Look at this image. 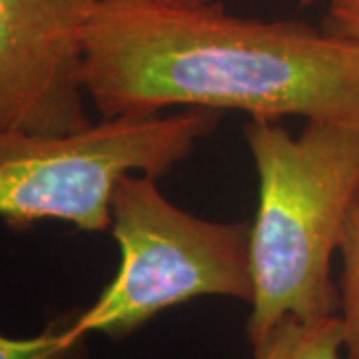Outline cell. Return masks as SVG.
Segmentation results:
<instances>
[{
	"mask_svg": "<svg viewBox=\"0 0 359 359\" xmlns=\"http://www.w3.org/2000/svg\"><path fill=\"white\" fill-rule=\"evenodd\" d=\"M84 88L102 118L194 106L359 124V48L327 28L244 18L212 0H98Z\"/></svg>",
	"mask_w": 359,
	"mask_h": 359,
	"instance_id": "1",
	"label": "cell"
},
{
	"mask_svg": "<svg viewBox=\"0 0 359 359\" xmlns=\"http://www.w3.org/2000/svg\"><path fill=\"white\" fill-rule=\"evenodd\" d=\"M257 172L250 226L254 297L250 346L283 318L318 320L339 311L332 259L359 198V124L308 120L292 136L276 120L244 126Z\"/></svg>",
	"mask_w": 359,
	"mask_h": 359,
	"instance_id": "2",
	"label": "cell"
},
{
	"mask_svg": "<svg viewBox=\"0 0 359 359\" xmlns=\"http://www.w3.org/2000/svg\"><path fill=\"white\" fill-rule=\"evenodd\" d=\"M120 268L98 299L78 313L82 334L120 341L158 313L196 297L252 304L250 224L214 222L174 205L156 176L128 174L110 202Z\"/></svg>",
	"mask_w": 359,
	"mask_h": 359,
	"instance_id": "3",
	"label": "cell"
},
{
	"mask_svg": "<svg viewBox=\"0 0 359 359\" xmlns=\"http://www.w3.org/2000/svg\"><path fill=\"white\" fill-rule=\"evenodd\" d=\"M218 122L216 110L196 108L172 116L100 118L65 134L0 130V218L14 228L58 219L84 231L108 230L120 180L166 174Z\"/></svg>",
	"mask_w": 359,
	"mask_h": 359,
	"instance_id": "4",
	"label": "cell"
},
{
	"mask_svg": "<svg viewBox=\"0 0 359 359\" xmlns=\"http://www.w3.org/2000/svg\"><path fill=\"white\" fill-rule=\"evenodd\" d=\"M98 0H0V130L76 132L84 98V32Z\"/></svg>",
	"mask_w": 359,
	"mask_h": 359,
	"instance_id": "5",
	"label": "cell"
},
{
	"mask_svg": "<svg viewBox=\"0 0 359 359\" xmlns=\"http://www.w3.org/2000/svg\"><path fill=\"white\" fill-rule=\"evenodd\" d=\"M254 359H344V330L339 316L318 320L283 318L264 335Z\"/></svg>",
	"mask_w": 359,
	"mask_h": 359,
	"instance_id": "6",
	"label": "cell"
},
{
	"mask_svg": "<svg viewBox=\"0 0 359 359\" xmlns=\"http://www.w3.org/2000/svg\"><path fill=\"white\" fill-rule=\"evenodd\" d=\"M78 313L80 309L60 313L30 337L0 334V359H90L88 335L78 330Z\"/></svg>",
	"mask_w": 359,
	"mask_h": 359,
	"instance_id": "7",
	"label": "cell"
},
{
	"mask_svg": "<svg viewBox=\"0 0 359 359\" xmlns=\"http://www.w3.org/2000/svg\"><path fill=\"white\" fill-rule=\"evenodd\" d=\"M339 254L344 269L337 316L344 330V359H359V198L349 212Z\"/></svg>",
	"mask_w": 359,
	"mask_h": 359,
	"instance_id": "8",
	"label": "cell"
},
{
	"mask_svg": "<svg viewBox=\"0 0 359 359\" xmlns=\"http://www.w3.org/2000/svg\"><path fill=\"white\" fill-rule=\"evenodd\" d=\"M327 30L351 40L359 48V0H330Z\"/></svg>",
	"mask_w": 359,
	"mask_h": 359,
	"instance_id": "9",
	"label": "cell"
},
{
	"mask_svg": "<svg viewBox=\"0 0 359 359\" xmlns=\"http://www.w3.org/2000/svg\"><path fill=\"white\" fill-rule=\"evenodd\" d=\"M313 2H318V0H299L302 6H309V4H313Z\"/></svg>",
	"mask_w": 359,
	"mask_h": 359,
	"instance_id": "10",
	"label": "cell"
},
{
	"mask_svg": "<svg viewBox=\"0 0 359 359\" xmlns=\"http://www.w3.org/2000/svg\"><path fill=\"white\" fill-rule=\"evenodd\" d=\"M172 2H205V0H172Z\"/></svg>",
	"mask_w": 359,
	"mask_h": 359,
	"instance_id": "11",
	"label": "cell"
}]
</instances>
